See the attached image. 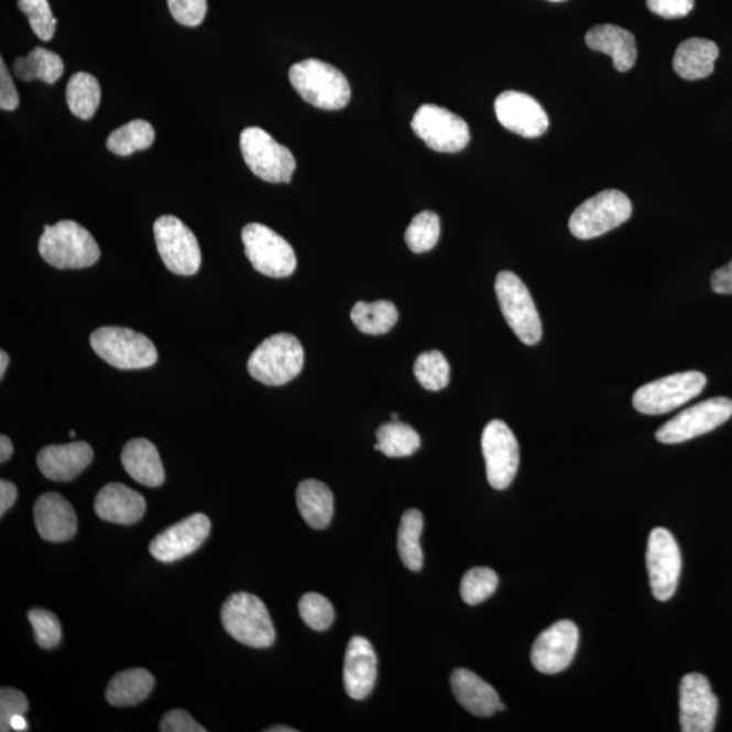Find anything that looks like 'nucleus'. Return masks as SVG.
<instances>
[{
    "label": "nucleus",
    "mask_w": 732,
    "mask_h": 732,
    "mask_svg": "<svg viewBox=\"0 0 732 732\" xmlns=\"http://www.w3.org/2000/svg\"><path fill=\"white\" fill-rule=\"evenodd\" d=\"M39 251L45 262L62 271L90 267L101 256L96 239L85 227L73 220L45 226Z\"/></svg>",
    "instance_id": "1"
},
{
    "label": "nucleus",
    "mask_w": 732,
    "mask_h": 732,
    "mask_svg": "<svg viewBox=\"0 0 732 732\" xmlns=\"http://www.w3.org/2000/svg\"><path fill=\"white\" fill-rule=\"evenodd\" d=\"M289 79L304 101L324 110H339L350 101L347 76L338 68L316 58H307L289 69Z\"/></svg>",
    "instance_id": "2"
},
{
    "label": "nucleus",
    "mask_w": 732,
    "mask_h": 732,
    "mask_svg": "<svg viewBox=\"0 0 732 732\" xmlns=\"http://www.w3.org/2000/svg\"><path fill=\"white\" fill-rule=\"evenodd\" d=\"M221 624L233 640L253 648L271 647L275 630L271 613L256 596L236 593L221 608Z\"/></svg>",
    "instance_id": "3"
},
{
    "label": "nucleus",
    "mask_w": 732,
    "mask_h": 732,
    "mask_svg": "<svg viewBox=\"0 0 732 732\" xmlns=\"http://www.w3.org/2000/svg\"><path fill=\"white\" fill-rule=\"evenodd\" d=\"M304 365V349L292 334L269 337L248 361L251 378L265 385H284L298 376Z\"/></svg>",
    "instance_id": "4"
},
{
    "label": "nucleus",
    "mask_w": 732,
    "mask_h": 732,
    "mask_svg": "<svg viewBox=\"0 0 732 732\" xmlns=\"http://www.w3.org/2000/svg\"><path fill=\"white\" fill-rule=\"evenodd\" d=\"M90 343L103 361L124 371L150 368L157 361V350L151 339L127 327H101L91 334Z\"/></svg>",
    "instance_id": "5"
},
{
    "label": "nucleus",
    "mask_w": 732,
    "mask_h": 732,
    "mask_svg": "<svg viewBox=\"0 0 732 732\" xmlns=\"http://www.w3.org/2000/svg\"><path fill=\"white\" fill-rule=\"evenodd\" d=\"M495 293L501 312L520 341L531 347L540 342L543 338L540 315L523 280L512 272H501L496 275Z\"/></svg>",
    "instance_id": "6"
},
{
    "label": "nucleus",
    "mask_w": 732,
    "mask_h": 732,
    "mask_svg": "<svg viewBox=\"0 0 732 732\" xmlns=\"http://www.w3.org/2000/svg\"><path fill=\"white\" fill-rule=\"evenodd\" d=\"M245 165L258 178L271 184H288L296 170L295 156L262 128H245L240 134Z\"/></svg>",
    "instance_id": "7"
},
{
    "label": "nucleus",
    "mask_w": 732,
    "mask_h": 732,
    "mask_svg": "<svg viewBox=\"0 0 732 732\" xmlns=\"http://www.w3.org/2000/svg\"><path fill=\"white\" fill-rule=\"evenodd\" d=\"M632 204L620 190H604L573 210L568 228L578 239H594L611 232L631 218Z\"/></svg>",
    "instance_id": "8"
},
{
    "label": "nucleus",
    "mask_w": 732,
    "mask_h": 732,
    "mask_svg": "<svg viewBox=\"0 0 732 732\" xmlns=\"http://www.w3.org/2000/svg\"><path fill=\"white\" fill-rule=\"evenodd\" d=\"M707 376L697 371L670 374L641 386L632 397L635 409L646 415L673 412L695 400L706 389Z\"/></svg>",
    "instance_id": "9"
},
{
    "label": "nucleus",
    "mask_w": 732,
    "mask_h": 732,
    "mask_svg": "<svg viewBox=\"0 0 732 732\" xmlns=\"http://www.w3.org/2000/svg\"><path fill=\"white\" fill-rule=\"evenodd\" d=\"M244 253L256 272L273 278L288 277L295 272V250L271 228L251 222L243 228Z\"/></svg>",
    "instance_id": "10"
},
{
    "label": "nucleus",
    "mask_w": 732,
    "mask_h": 732,
    "mask_svg": "<svg viewBox=\"0 0 732 732\" xmlns=\"http://www.w3.org/2000/svg\"><path fill=\"white\" fill-rule=\"evenodd\" d=\"M154 233L157 251L170 272L179 275L198 272L201 249L189 227L175 216L166 215L155 221Z\"/></svg>",
    "instance_id": "11"
},
{
    "label": "nucleus",
    "mask_w": 732,
    "mask_h": 732,
    "mask_svg": "<svg viewBox=\"0 0 732 732\" xmlns=\"http://www.w3.org/2000/svg\"><path fill=\"white\" fill-rule=\"evenodd\" d=\"M413 131L429 149L455 154L470 143V128L458 114L436 105H424L412 121Z\"/></svg>",
    "instance_id": "12"
},
{
    "label": "nucleus",
    "mask_w": 732,
    "mask_h": 732,
    "mask_svg": "<svg viewBox=\"0 0 732 732\" xmlns=\"http://www.w3.org/2000/svg\"><path fill=\"white\" fill-rule=\"evenodd\" d=\"M732 417V401L729 397H712L684 409L657 431L662 444H679L707 435Z\"/></svg>",
    "instance_id": "13"
},
{
    "label": "nucleus",
    "mask_w": 732,
    "mask_h": 732,
    "mask_svg": "<svg viewBox=\"0 0 732 732\" xmlns=\"http://www.w3.org/2000/svg\"><path fill=\"white\" fill-rule=\"evenodd\" d=\"M482 450L491 488L505 490L513 483L520 466V447L511 427L500 419L484 427Z\"/></svg>",
    "instance_id": "14"
},
{
    "label": "nucleus",
    "mask_w": 732,
    "mask_h": 732,
    "mask_svg": "<svg viewBox=\"0 0 732 732\" xmlns=\"http://www.w3.org/2000/svg\"><path fill=\"white\" fill-rule=\"evenodd\" d=\"M647 570L655 599L670 600L681 576V553L675 536L665 528H655L648 537Z\"/></svg>",
    "instance_id": "15"
},
{
    "label": "nucleus",
    "mask_w": 732,
    "mask_h": 732,
    "mask_svg": "<svg viewBox=\"0 0 732 732\" xmlns=\"http://www.w3.org/2000/svg\"><path fill=\"white\" fill-rule=\"evenodd\" d=\"M719 701L707 677L690 673L679 685V724L684 732H711L717 724Z\"/></svg>",
    "instance_id": "16"
},
{
    "label": "nucleus",
    "mask_w": 732,
    "mask_h": 732,
    "mask_svg": "<svg viewBox=\"0 0 732 732\" xmlns=\"http://www.w3.org/2000/svg\"><path fill=\"white\" fill-rule=\"evenodd\" d=\"M579 642L578 626L568 620L550 625L533 643L531 659L537 671L558 675L576 657Z\"/></svg>",
    "instance_id": "17"
},
{
    "label": "nucleus",
    "mask_w": 732,
    "mask_h": 732,
    "mask_svg": "<svg viewBox=\"0 0 732 732\" xmlns=\"http://www.w3.org/2000/svg\"><path fill=\"white\" fill-rule=\"evenodd\" d=\"M210 528L207 515L193 514L157 535L150 544V553L162 564H173L196 553L207 540Z\"/></svg>",
    "instance_id": "18"
},
{
    "label": "nucleus",
    "mask_w": 732,
    "mask_h": 732,
    "mask_svg": "<svg viewBox=\"0 0 732 732\" xmlns=\"http://www.w3.org/2000/svg\"><path fill=\"white\" fill-rule=\"evenodd\" d=\"M495 114L502 127L523 138L543 136L549 127L546 110L525 92H502L495 101Z\"/></svg>",
    "instance_id": "19"
},
{
    "label": "nucleus",
    "mask_w": 732,
    "mask_h": 732,
    "mask_svg": "<svg viewBox=\"0 0 732 732\" xmlns=\"http://www.w3.org/2000/svg\"><path fill=\"white\" fill-rule=\"evenodd\" d=\"M378 678L376 653L365 637L354 636L348 644L343 665L345 690L354 700L371 695Z\"/></svg>",
    "instance_id": "20"
},
{
    "label": "nucleus",
    "mask_w": 732,
    "mask_h": 732,
    "mask_svg": "<svg viewBox=\"0 0 732 732\" xmlns=\"http://www.w3.org/2000/svg\"><path fill=\"white\" fill-rule=\"evenodd\" d=\"M94 450L87 443L48 445L37 455L39 470L55 482H69L91 465Z\"/></svg>",
    "instance_id": "21"
},
{
    "label": "nucleus",
    "mask_w": 732,
    "mask_h": 732,
    "mask_svg": "<svg viewBox=\"0 0 732 732\" xmlns=\"http://www.w3.org/2000/svg\"><path fill=\"white\" fill-rule=\"evenodd\" d=\"M34 523L46 542L63 543L75 536L78 517L66 498L57 493L41 495L34 505Z\"/></svg>",
    "instance_id": "22"
},
{
    "label": "nucleus",
    "mask_w": 732,
    "mask_h": 732,
    "mask_svg": "<svg viewBox=\"0 0 732 732\" xmlns=\"http://www.w3.org/2000/svg\"><path fill=\"white\" fill-rule=\"evenodd\" d=\"M450 688L460 706L476 717L488 718L505 711L496 690L471 670H455L450 676Z\"/></svg>",
    "instance_id": "23"
},
{
    "label": "nucleus",
    "mask_w": 732,
    "mask_h": 732,
    "mask_svg": "<svg viewBox=\"0 0 732 732\" xmlns=\"http://www.w3.org/2000/svg\"><path fill=\"white\" fill-rule=\"evenodd\" d=\"M94 509L99 518L120 525L136 524L143 518L146 503L138 491L121 483H109L97 494Z\"/></svg>",
    "instance_id": "24"
},
{
    "label": "nucleus",
    "mask_w": 732,
    "mask_h": 732,
    "mask_svg": "<svg viewBox=\"0 0 732 732\" xmlns=\"http://www.w3.org/2000/svg\"><path fill=\"white\" fill-rule=\"evenodd\" d=\"M586 44L590 50L611 56L613 67L620 73L630 72L635 66L636 40L634 34L623 28L609 23L591 28L586 34Z\"/></svg>",
    "instance_id": "25"
},
{
    "label": "nucleus",
    "mask_w": 732,
    "mask_h": 732,
    "mask_svg": "<svg viewBox=\"0 0 732 732\" xmlns=\"http://www.w3.org/2000/svg\"><path fill=\"white\" fill-rule=\"evenodd\" d=\"M121 462L128 476L146 488H160L165 482V468L160 452L149 439L134 438L127 443Z\"/></svg>",
    "instance_id": "26"
},
{
    "label": "nucleus",
    "mask_w": 732,
    "mask_h": 732,
    "mask_svg": "<svg viewBox=\"0 0 732 732\" xmlns=\"http://www.w3.org/2000/svg\"><path fill=\"white\" fill-rule=\"evenodd\" d=\"M719 46L711 40L689 39L678 45L673 58L675 72L687 80L706 79L713 73Z\"/></svg>",
    "instance_id": "27"
},
{
    "label": "nucleus",
    "mask_w": 732,
    "mask_h": 732,
    "mask_svg": "<svg viewBox=\"0 0 732 732\" xmlns=\"http://www.w3.org/2000/svg\"><path fill=\"white\" fill-rule=\"evenodd\" d=\"M298 512L314 529H326L334 514V495L331 490L319 480L307 479L298 484L296 491Z\"/></svg>",
    "instance_id": "28"
},
{
    "label": "nucleus",
    "mask_w": 732,
    "mask_h": 732,
    "mask_svg": "<svg viewBox=\"0 0 732 732\" xmlns=\"http://www.w3.org/2000/svg\"><path fill=\"white\" fill-rule=\"evenodd\" d=\"M155 678L149 670L131 669L110 679L107 700L114 707L136 706L150 696Z\"/></svg>",
    "instance_id": "29"
},
{
    "label": "nucleus",
    "mask_w": 732,
    "mask_h": 732,
    "mask_svg": "<svg viewBox=\"0 0 732 732\" xmlns=\"http://www.w3.org/2000/svg\"><path fill=\"white\" fill-rule=\"evenodd\" d=\"M13 72L23 81L39 79L54 85L64 74V63L54 52L37 46L26 57L15 58Z\"/></svg>",
    "instance_id": "30"
},
{
    "label": "nucleus",
    "mask_w": 732,
    "mask_h": 732,
    "mask_svg": "<svg viewBox=\"0 0 732 732\" xmlns=\"http://www.w3.org/2000/svg\"><path fill=\"white\" fill-rule=\"evenodd\" d=\"M350 318L361 332L369 334V336H382L396 325L400 313H397L395 304L389 301L359 302L351 309Z\"/></svg>",
    "instance_id": "31"
},
{
    "label": "nucleus",
    "mask_w": 732,
    "mask_h": 732,
    "mask_svg": "<svg viewBox=\"0 0 732 732\" xmlns=\"http://www.w3.org/2000/svg\"><path fill=\"white\" fill-rule=\"evenodd\" d=\"M422 531H424V515L417 509L404 512L397 531V550L403 565L414 572L420 571L424 567V553L419 543Z\"/></svg>",
    "instance_id": "32"
},
{
    "label": "nucleus",
    "mask_w": 732,
    "mask_h": 732,
    "mask_svg": "<svg viewBox=\"0 0 732 732\" xmlns=\"http://www.w3.org/2000/svg\"><path fill=\"white\" fill-rule=\"evenodd\" d=\"M66 98L73 114L81 120H90L101 103V86L96 76L76 73L68 80Z\"/></svg>",
    "instance_id": "33"
},
{
    "label": "nucleus",
    "mask_w": 732,
    "mask_h": 732,
    "mask_svg": "<svg viewBox=\"0 0 732 732\" xmlns=\"http://www.w3.org/2000/svg\"><path fill=\"white\" fill-rule=\"evenodd\" d=\"M378 444L374 449L380 450L389 458H407L420 447V437L412 426L392 420L379 427L376 433Z\"/></svg>",
    "instance_id": "34"
},
{
    "label": "nucleus",
    "mask_w": 732,
    "mask_h": 732,
    "mask_svg": "<svg viewBox=\"0 0 732 732\" xmlns=\"http://www.w3.org/2000/svg\"><path fill=\"white\" fill-rule=\"evenodd\" d=\"M154 128L144 120H133L116 129L107 140L110 152L119 156H129L133 152L150 149L154 144Z\"/></svg>",
    "instance_id": "35"
},
{
    "label": "nucleus",
    "mask_w": 732,
    "mask_h": 732,
    "mask_svg": "<svg viewBox=\"0 0 732 732\" xmlns=\"http://www.w3.org/2000/svg\"><path fill=\"white\" fill-rule=\"evenodd\" d=\"M414 374L425 390L441 391L449 384V362L441 351H425L414 362Z\"/></svg>",
    "instance_id": "36"
},
{
    "label": "nucleus",
    "mask_w": 732,
    "mask_h": 732,
    "mask_svg": "<svg viewBox=\"0 0 732 732\" xmlns=\"http://www.w3.org/2000/svg\"><path fill=\"white\" fill-rule=\"evenodd\" d=\"M439 233H441V222H439L438 215L425 210L409 222L404 239L413 253L422 254L435 249Z\"/></svg>",
    "instance_id": "37"
},
{
    "label": "nucleus",
    "mask_w": 732,
    "mask_h": 732,
    "mask_svg": "<svg viewBox=\"0 0 732 732\" xmlns=\"http://www.w3.org/2000/svg\"><path fill=\"white\" fill-rule=\"evenodd\" d=\"M500 578L493 568L476 567L461 579L460 594L468 605H479L495 593Z\"/></svg>",
    "instance_id": "38"
},
{
    "label": "nucleus",
    "mask_w": 732,
    "mask_h": 732,
    "mask_svg": "<svg viewBox=\"0 0 732 732\" xmlns=\"http://www.w3.org/2000/svg\"><path fill=\"white\" fill-rule=\"evenodd\" d=\"M298 613L303 622L314 631L329 630L336 619L331 602L318 593L304 594L298 601Z\"/></svg>",
    "instance_id": "39"
},
{
    "label": "nucleus",
    "mask_w": 732,
    "mask_h": 732,
    "mask_svg": "<svg viewBox=\"0 0 732 732\" xmlns=\"http://www.w3.org/2000/svg\"><path fill=\"white\" fill-rule=\"evenodd\" d=\"M19 8L23 14H26L34 34L40 40L54 39L57 21L52 14L48 0H19Z\"/></svg>",
    "instance_id": "40"
},
{
    "label": "nucleus",
    "mask_w": 732,
    "mask_h": 732,
    "mask_svg": "<svg viewBox=\"0 0 732 732\" xmlns=\"http://www.w3.org/2000/svg\"><path fill=\"white\" fill-rule=\"evenodd\" d=\"M34 631V637L40 647L45 649L55 648L62 641V624L54 613L45 609H32L28 613Z\"/></svg>",
    "instance_id": "41"
},
{
    "label": "nucleus",
    "mask_w": 732,
    "mask_h": 732,
    "mask_svg": "<svg viewBox=\"0 0 732 732\" xmlns=\"http://www.w3.org/2000/svg\"><path fill=\"white\" fill-rule=\"evenodd\" d=\"M29 710L26 696L19 689L6 688L0 690V731H11V719L17 714H25Z\"/></svg>",
    "instance_id": "42"
},
{
    "label": "nucleus",
    "mask_w": 732,
    "mask_h": 732,
    "mask_svg": "<svg viewBox=\"0 0 732 732\" xmlns=\"http://www.w3.org/2000/svg\"><path fill=\"white\" fill-rule=\"evenodd\" d=\"M167 4L174 20L184 26L201 25L207 15V0H167Z\"/></svg>",
    "instance_id": "43"
},
{
    "label": "nucleus",
    "mask_w": 732,
    "mask_h": 732,
    "mask_svg": "<svg viewBox=\"0 0 732 732\" xmlns=\"http://www.w3.org/2000/svg\"><path fill=\"white\" fill-rule=\"evenodd\" d=\"M647 8L664 19H682L695 8V0H647Z\"/></svg>",
    "instance_id": "44"
},
{
    "label": "nucleus",
    "mask_w": 732,
    "mask_h": 732,
    "mask_svg": "<svg viewBox=\"0 0 732 732\" xmlns=\"http://www.w3.org/2000/svg\"><path fill=\"white\" fill-rule=\"evenodd\" d=\"M160 730L162 732H205L189 713L183 710H174L163 717Z\"/></svg>",
    "instance_id": "45"
},
{
    "label": "nucleus",
    "mask_w": 732,
    "mask_h": 732,
    "mask_svg": "<svg viewBox=\"0 0 732 732\" xmlns=\"http://www.w3.org/2000/svg\"><path fill=\"white\" fill-rule=\"evenodd\" d=\"M19 92H17L14 81L11 79L3 57H0V108L11 111L19 108Z\"/></svg>",
    "instance_id": "46"
},
{
    "label": "nucleus",
    "mask_w": 732,
    "mask_h": 732,
    "mask_svg": "<svg viewBox=\"0 0 732 732\" xmlns=\"http://www.w3.org/2000/svg\"><path fill=\"white\" fill-rule=\"evenodd\" d=\"M711 286L719 295H732V261L712 274Z\"/></svg>",
    "instance_id": "47"
},
{
    "label": "nucleus",
    "mask_w": 732,
    "mask_h": 732,
    "mask_svg": "<svg viewBox=\"0 0 732 732\" xmlns=\"http://www.w3.org/2000/svg\"><path fill=\"white\" fill-rule=\"evenodd\" d=\"M17 496H19V490L15 484L9 480H0V515H4L10 507H13Z\"/></svg>",
    "instance_id": "48"
},
{
    "label": "nucleus",
    "mask_w": 732,
    "mask_h": 732,
    "mask_svg": "<svg viewBox=\"0 0 732 732\" xmlns=\"http://www.w3.org/2000/svg\"><path fill=\"white\" fill-rule=\"evenodd\" d=\"M13 443L8 436H0V461L6 462L13 455Z\"/></svg>",
    "instance_id": "49"
},
{
    "label": "nucleus",
    "mask_w": 732,
    "mask_h": 732,
    "mask_svg": "<svg viewBox=\"0 0 732 732\" xmlns=\"http://www.w3.org/2000/svg\"><path fill=\"white\" fill-rule=\"evenodd\" d=\"M10 728L11 731H19V732L29 730L25 714H17V717L11 719Z\"/></svg>",
    "instance_id": "50"
},
{
    "label": "nucleus",
    "mask_w": 732,
    "mask_h": 732,
    "mask_svg": "<svg viewBox=\"0 0 732 732\" xmlns=\"http://www.w3.org/2000/svg\"><path fill=\"white\" fill-rule=\"evenodd\" d=\"M9 367V354L4 350L0 351V379H3L6 369Z\"/></svg>",
    "instance_id": "51"
},
{
    "label": "nucleus",
    "mask_w": 732,
    "mask_h": 732,
    "mask_svg": "<svg viewBox=\"0 0 732 732\" xmlns=\"http://www.w3.org/2000/svg\"><path fill=\"white\" fill-rule=\"evenodd\" d=\"M267 732H296L297 730L286 728V725H274V728L265 730Z\"/></svg>",
    "instance_id": "52"
},
{
    "label": "nucleus",
    "mask_w": 732,
    "mask_h": 732,
    "mask_svg": "<svg viewBox=\"0 0 732 732\" xmlns=\"http://www.w3.org/2000/svg\"><path fill=\"white\" fill-rule=\"evenodd\" d=\"M391 418H392V420H397V419H400V415H397V414H392V415H391Z\"/></svg>",
    "instance_id": "53"
},
{
    "label": "nucleus",
    "mask_w": 732,
    "mask_h": 732,
    "mask_svg": "<svg viewBox=\"0 0 732 732\" xmlns=\"http://www.w3.org/2000/svg\"><path fill=\"white\" fill-rule=\"evenodd\" d=\"M69 437H73V438L75 437V431L74 430L72 433H69Z\"/></svg>",
    "instance_id": "54"
},
{
    "label": "nucleus",
    "mask_w": 732,
    "mask_h": 732,
    "mask_svg": "<svg viewBox=\"0 0 732 732\" xmlns=\"http://www.w3.org/2000/svg\"><path fill=\"white\" fill-rule=\"evenodd\" d=\"M550 2H561V0H550Z\"/></svg>",
    "instance_id": "55"
}]
</instances>
